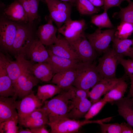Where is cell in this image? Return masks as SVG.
<instances>
[{
	"mask_svg": "<svg viewBox=\"0 0 133 133\" xmlns=\"http://www.w3.org/2000/svg\"><path fill=\"white\" fill-rule=\"evenodd\" d=\"M72 85L63 90L60 93L49 100H46L43 107L46 110L49 119L51 122L67 117L74 103Z\"/></svg>",
	"mask_w": 133,
	"mask_h": 133,
	"instance_id": "cell-1",
	"label": "cell"
},
{
	"mask_svg": "<svg viewBox=\"0 0 133 133\" xmlns=\"http://www.w3.org/2000/svg\"><path fill=\"white\" fill-rule=\"evenodd\" d=\"M102 78L94 64L81 62L79 65L76 77L72 85L88 92Z\"/></svg>",
	"mask_w": 133,
	"mask_h": 133,
	"instance_id": "cell-2",
	"label": "cell"
},
{
	"mask_svg": "<svg viewBox=\"0 0 133 133\" xmlns=\"http://www.w3.org/2000/svg\"><path fill=\"white\" fill-rule=\"evenodd\" d=\"M33 63L26 60L22 72L13 83L15 95L22 99L30 94L33 89L39 82V80L33 74L31 69Z\"/></svg>",
	"mask_w": 133,
	"mask_h": 133,
	"instance_id": "cell-3",
	"label": "cell"
},
{
	"mask_svg": "<svg viewBox=\"0 0 133 133\" xmlns=\"http://www.w3.org/2000/svg\"><path fill=\"white\" fill-rule=\"evenodd\" d=\"M111 120L110 117L94 120L85 119L80 121L66 117L55 121L48 122L47 124L51 128V133H73L78 132L83 126L89 123H96L100 124L109 122Z\"/></svg>",
	"mask_w": 133,
	"mask_h": 133,
	"instance_id": "cell-4",
	"label": "cell"
},
{
	"mask_svg": "<svg viewBox=\"0 0 133 133\" xmlns=\"http://www.w3.org/2000/svg\"><path fill=\"white\" fill-rule=\"evenodd\" d=\"M123 57L110 48L98 60L97 68L102 78H115L116 68L120 59Z\"/></svg>",
	"mask_w": 133,
	"mask_h": 133,
	"instance_id": "cell-5",
	"label": "cell"
},
{
	"mask_svg": "<svg viewBox=\"0 0 133 133\" xmlns=\"http://www.w3.org/2000/svg\"><path fill=\"white\" fill-rule=\"evenodd\" d=\"M116 30L114 28L105 30L98 28L92 33H85V36L96 52L104 53L109 48Z\"/></svg>",
	"mask_w": 133,
	"mask_h": 133,
	"instance_id": "cell-6",
	"label": "cell"
},
{
	"mask_svg": "<svg viewBox=\"0 0 133 133\" xmlns=\"http://www.w3.org/2000/svg\"><path fill=\"white\" fill-rule=\"evenodd\" d=\"M34 40L32 34L28 28L17 24L16 33L11 52L15 55L25 56L26 51Z\"/></svg>",
	"mask_w": 133,
	"mask_h": 133,
	"instance_id": "cell-7",
	"label": "cell"
},
{
	"mask_svg": "<svg viewBox=\"0 0 133 133\" xmlns=\"http://www.w3.org/2000/svg\"><path fill=\"white\" fill-rule=\"evenodd\" d=\"M87 28L84 19L73 20L71 19L58 28V32L70 42L75 41L85 34Z\"/></svg>",
	"mask_w": 133,
	"mask_h": 133,
	"instance_id": "cell-8",
	"label": "cell"
},
{
	"mask_svg": "<svg viewBox=\"0 0 133 133\" xmlns=\"http://www.w3.org/2000/svg\"><path fill=\"white\" fill-rule=\"evenodd\" d=\"M68 42L81 62L92 63L97 58L96 51L87 38L85 33L77 40Z\"/></svg>",
	"mask_w": 133,
	"mask_h": 133,
	"instance_id": "cell-9",
	"label": "cell"
},
{
	"mask_svg": "<svg viewBox=\"0 0 133 133\" xmlns=\"http://www.w3.org/2000/svg\"><path fill=\"white\" fill-rule=\"evenodd\" d=\"M44 104L33 91L21 100L17 101L16 106L19 124L25 117L35 109L41 108Z\"/></svg>",
	"mask_w": 133,
	"mask_h": 133,
	"instance_id": "cell-10",
	"label": "cell"
},
{
	"mask_svg": "<svg viewBox=\"0 0 133 133\" xmlns=\"http://www.w3.org/2000/svg\"><path fill=\"white\" fill-rule=\"evenodd\" d=\"M25 56L15 55V61H12L1 52L0 54V63L6 69L8 75L13 83L15 82L21 74L26 59Z\"/></svg>",
	"mask_w": 133,
	"mask_h": 133,
	"instance_id": "cell-11",
	"label": "cell"
},
{
	"mask_svg": "<svg viewBox=\"0 0 133 133\" xmlns=\"http://www.w3.org/2000/svg\"><path fill=\"white\" fill-rule=\"evenodd\" d=\"M17 24L4 20L0 22V44L5 49L10 51L16 34Z\"/></svg>",
	"mask_w": 133,
	"mask_h": 133,
	"instance_id": "cell-12",
	"label": "cell"
},
{
	"mask_svg": "<svg viewBox=\"0 0 133 133\" xmlns=\"http://www.w3.org/2000/svg\"><path fill=\"white\" fill-rule=\"evenodd\" d=\"M58 41L55 43L48 46V49L53 54L64 58L81 61L69 43L60 34L57 36Z\"/></svg>",
	"mask_w": 133,
	"mask_h": 133,
	"instance_id": "cell-13",
	"label": "cell"
},
{
	"mask_svg": "<svg viewBox=\"0 0 133 133\" xmlns=\"http://www.w3.org/2000/svg\"><path fill=\"white\" fill-rule=\"evenodd\" d=\"M122 78H103L96 83L88 93V97L92 103L99 100L119 82Z\"/></svg>",
	"mask_w": 133,
	"mask_h": 133,
	"instance_id": "cell-14",
	"label": "cell"
},
{
	"mask_svg": "<svg viewBox=\"0 0 133 133\" xmlns=\"http://www.w3.org/2000/svg\"><path fill=\"white\" fill-rule=\"evenodd\" d=\"M47 49L49 56L47 62L50 65L54 74L76 67L81 62L55 55Z\"/></svg>",
	"mask_w": 133,
	"mask_h": 133,
	"instance_id": "cell-15",
	"label": "cell"
},
{
	"mask_svg": "<svg viewBox=\"0 0 133 133\" xmlns=\"http://www.w3.org/2000/svg\"><path fill=\"white\" fill-rule=\"evenodd\" d=\"M52 21L50 18L47 23L39 27L37 31L39 40L47 46L55 43L58 40L56 35L58 29L53 25Z\"/></svg>",
	"mask_w": 133,
	"mask_h": 133,
	"instance_id": "cell-16",
	"label": "cell"
},
{
	"mask_svg": "<svg viewBox=\"0 0 133 133\" xmlns=\"http://www.w3.org/2000/svg\"><path fill=\"white\" fill-rule=\"evenodd\" d=\"M17 97H0V123L18 116L16 106Z\"/></svg>",
	"mask_w": 133,
	"mask_h": 133,
	"instance_id": "cell-17",
	"label": "cell"
},
{
	"mask_svg": "<svg viewBox=\"0 0 133 133\" xmlns=\"http://www.w3.org/2000/svg\"><path fill=\"white\" fill-rule=\"evenodd\" d=\"M79 64L76 67L54 74L51 82L63 90L68 89L72 85L76 77Z\"/></svg>",
	"mask_w": 133,
	"mask_h": 133,
	"instance_id": "cell-18",
	"label": "cell"
},
{
	"mask_svg": "<svg viewBox=\"0 0 133 133\" xmlns=\"http://www.w3.org/2000/svg\"><path fill=\"white\" fill-rule=\"evenodd\" d=\"M25 55L31 62L37 63L47 62L49 56L47 49L39 39H34Z\"/></svg>",
	"mask_w": 133,
	"mask_h": 133,
	"instance_id": "cell-19",
	"label": "cell"
},
{
	"mask_svg": "<svg viewBox=\"0 0 133 133\" xmlns=\"http://www.w3.org/2000/svg\"><path fill=\"white\" fill-rule=\"evenodd\" d=\"M111 103L117 105L119 115L133 127V97L128 95Z\"/></svg>",
	"mask_w": 133,
	"mask_h": 133,
	"instance_id": "cell-20",
	"label": "cell"
},
{
	"mask_svg": "<svg viewBox=\"0 0 133 133\" xmlns=\"http://www.w3.org/2000/svg\"><path fill=\"white\" fill-rule=\"evenodd\" d=\"M3 13L13 21L28 22L27 14L21 4L17 0L14 1L4 10Z\"/></svg>",
	"mask_w": 133,
	"mask_h": 133,
	"instance_id": "cell-21",
	"label": "cell"
},
{
	"mask_svg": "<svg viewBox=\"0 0 133 133\" xmlns=\"http://www.w3.org/2000/svg\"><path fill=\"white\" fill-rule=\"evenodd\" d=\"M15 94L13 82L4 67L0 63V96L13 97Z\"/></svg>",
	"mask_w": 133,
	"mask_h": 133,
	"instance_id": "cell-22",
	"label": "cell"
},
{
	"mask_svg": "<svg viewBox=\"0 0 133 133\" xmlns=\"http://www.w3.org/2000/svg\"><path fill=\"white\" fill-rule=\"evenodd\" d=\"M31 69L34 75L39 80L44 82L51 81L54 75L50 65L47 62L33 64Z\"/></svg>",
	"mask_w": 133,
	"mask_h": 133,
	"instance_id": "cell-23",
	"label": "cell"
},
{
	"mask_svg": "<svg viewBox=\"0 0 133 133\" xmlns=\"http://www.w3.org/2000/svg\"><path fill=\"white\" fill-rule=\"evenodd\" d=\"M113 48L120 56L130 57L133 59L132 39H121L114 36L112 41Z\"/></svg>",
	"mask_w": 133,
	"mask_h": 133,
	"instance_id": "cell-24",
	"label": "cell"
},
{
	"mask_svg": "<svg viewBox=\"0 0 133 133\" xmlns=\"http://www.w3.org/2000/svg\"><path fill=\"white\" fill-rule=\"evenodd\" d=\"M128 86L127 82L122 78L114 87L104 95L103 98L107 102L110 103L122 99L124 96Z\"/></svg>",
	"mask_w": 133,
	"mask_h": 133,
	"instance_id": "cell-25",
	"label": "cell"
},
{
	"mask_svg": "<svg viewBox=\"0 0 133 133\" xmlns=\"http://www.w3.org/2000/svg\"><path fill=\"white\" fill-rule=\"evenodd\" d=\"M92 103L87 98L74 104L68 114L67 117L77 120L84 117Z\"/></svg>",
	"mask_w": 133,
	"mask_h": 133,
	"instance_id": "cell-26",
	"label": "cell"
},
{
	"mask_svg": "<svg viewBox=\"0 0 133 133\" xmlns=\"http://www.w3.org/2000/svg\"><path fill=\"white\" fill-rule=\"evenodd\" d=\"M63 90L56 84H47L38 86L36 95L44 103L47 100L60 93Z\"/></svg>",
	"mask_w": 133,
	"mask_h": 133,
	"instance_id": "cell-27",
	"label": "cell"
},
{
	"mask_svg": "<svg viewBox=\"0 0 133 133\" xmlns=\"http://www.w3.org/2000/svg\"><path fill=\"white\" fill-rule=\"evenodd\" d=\"M46 3L49 12L50 18L55 22L58 29L71 19V14L58 10L49 2Z\"/></svg>",
	"mask_w": 133,
	"mask_h": 133,
	"instance_id": "cell-28",
	"label": "cell"
},
{
	"mask_svg": "<svg viewBox=\"0 0 133 133\" xmlns=\"http://www.w3.org/2000/svg\"><path fill=\"white\" fill-rule=\"evenodd\" d=\"M22 4L28 17V22L32 23L38 17L39 0H17Z\"/></svg>",
	"mask_w": 133,
	"mask_h": 133,
	"instance_id": "cell-29",
	"label": "cell"
},
{
	"mask_svg": "<svg viewBox=\"0 0 133 133\" xmlns=\"http://www.w3.org/2000/svg\"><path fill=\"white\" fill-rule=\"evenodd\" d=\"M75 4L79 13L82 15H91L98 13L99 7L95 6L89 0H76Z\"/></svg>",
	"mask_w": 133,
	"mask_h": 133,
	"instance_id": "cell-30",
	"label": "cell"
},
{
	"mask_svg": "<svg viewBox=\"0 0 133 133\" xmlns=\"http://www.w3.org/2000/svg\"><path fill=\"white\" fill-rule=\"evenodd\" d=\"M91 22L101 29L105 28L110 29L114 28L107 11L105 10H104L103 12L100 14L92 16L91 17Z\"/></svg>",
	"mask_w": 133,
	"mask_h": 133,
	"instance_id": "cell-31",
	"label": "cell"
},
{
	"mask_svg": "<svg viewBox=\"0 0 133 133\" xmlns=\"http://www.w3.org/2000/svg\"><path fill=\"white\" fill-rule=\"evenodd\" d=\"M119 8V11L115 13L114 17L119 19L120 22H126L133 24V1L129 3L126 7Z\"/></svg>",
	"mask_w": 133,
	"mask_h": 133,
	"instance_id": "cell-32",
	"label": "cell"
},
{
	"mask_svg": "<svg viewBox=\"0 0 133 133\" xmlns=\"http://www.w3.org/2000/svg\"><path fill=\"white\" fill-rule=\"evenodd\" d=\"M133 33V24L126 22H120L116 29L115 36L121 39H126Z\"/></svg>",
	"mask_w": 133,
	"mask_h": 133,
	"instance_id": "cell-33",
	"label": "cell"
},
{
	"mask_svg": "<svg viewBox=\"0 0 133 133\" xmlns=\"http://www.w3.org/2000/svg\"><path fill=\"white\" fill-rule=\"evenodd\" d=\"M18 116L0 123V133H18Z\"/></svg>",
	"mask_w": 133,
	"mask_h": 133,
	"instance_id": "cell-34",
	"label": "cell"
},
{
	"mask_svg": "<svg viewBox=\"0 0 133 133\" xmlns=\"http://www.w3.org/2000/svg\"><path fill=\"white\" fill-rule=\"evenodd\" d=\"M107 102L103 98L92 104L84 117L89 119L97 115Z\"/></svg>",
	"mask_w": 133,
	"mask_h": 133,
	"instance_id": "cell-35",
	"label": "cell"
},
{
	"mask_svg": "<svg viewBox=\"0 0 133 133\" xmlns=\"http://www.w3.org/2000/svg\"><path fill=\"white\" fill-rule=\"evenodd\" d=\"M100 125L101 133H121L122 130L121 123L106 124L103 123Z\"/></svg>",
	"mask_w": 133,
	"mask_h": 133,
	"instance_id": "cell-36",
	"label": "cell"
},
{
	"mask_svg": "<svg viewBox=\"0 0 133 133\" xmlns=\"http://www.w3.org/2000/svg\"><path fill=\"white\" fill-rule=\"evenodd\" d=\"M49 2L58 10L71 14L72 4L60 0H47Z\"/></svg>",
	"mask_w": 133,
	"mask_h": 133,
	"instance_id": "cell-37",
	"label": "cell"
},
{
	"mask_svg": "<svg viewBox=\"0 0 133 133\" xmlns=\"http://www.w3.org/2000/svg\"><path fill=\"white\" fill-rule=\"evenodd\" d=\"M48 117L45 110L43 107L37 109L25 117L22 121L23 122L33 119H36Z\"/></svg>",
	"mask_w": 133,
	"mask_h": 133,
	"instance_id": "cell-38",
	"label": "cell"
},
{
	"mask_svg": "<svg viewBox=\"0 0 133 133\" xmlns=\"http://www.w3.org/2000/svg\"><path fill=\"white\" fill-rule=\"evenodd\" d=\"M49 121L48 117L31 120L22 122L20 126H23L29 128L37 127L47 124Z\"/></svg>",
	"mask_w": 133,
	"mask_h": 133,
	"instance_id": "cell-39",
	"label": "cell"
},
{
	"mask_svg": "<svg viewBox=\"0 0 133 133\" xmlns=\"http://www.w3.org/2000/svg\"><path fill=\"white\" fill-rule=\"evenodd\" d=\"M73 100L74 104L88 97L89 91L77 88L72 86Z\"/></svg>",
	"mask_w": 133,
	"mask_h": 133,
	"instance_id": "cell-40",
	"label": "cell"
},
{
	"mask_svg": "<svg viewBox=\"0 0 133 133\" xmlns=\"http://www.w3.org/2000/svg\"><path fill=\"white\" fill-rule=\"evenodd\" d=\"M124 0H103L102 8L104 10L107 11L110 8L115 6L120 7L121 3Z\"/></svg>",
	"mask_w": 133,
	"mask_h": 133,
	"instance_id": "cell-41",
	"label": "cell"
},
{
	"mask_svg": "<svg viewBox=\"0 0 133 133\" xmlns=\"http://www.w3.org/2000/svg\"><path fill=\"white\" fill-rule=\"evenodd\" d=\"M45 125L29 128L32 133H49V132L46 129Z\"/></svg>",
	"mask_w": 133,
	"mask_h": 133,
	"instance_id": "cell-42",
	"label": "cell"
},
{
	"mask_svg": "<svg viewBox=\"0 0 133 133\" xmlns=\"http://www.w3.org/2000/svg\"><path fill=\"white\" fill-rule=\"evenodd\" d=\"M122 125V130L121 133H133V129L132 127L125 122L121 123Z\"/></svg>",
	"mask_w": 133,
	"mask_h": 133,
	"instance_id": "cell-43",
	"label": "cell"
},
{
	"mask_svg": "<svg viewBox=\"0 0 133 133\" xmlns=\"http://www.w3.org/2000/svg\"><path fill=\"white\" fill-rule=\"evenodd\" d=\"M120 64L122 66H126L133 67V59H126L121 58L120 61Z\"/></svg>",
	"mask_w": 133,
	"mask_h": 133,
	"instance_id": "cell-44",
	"label": "cell"
},
{
	"mask_svg": "<svg viewBox=\"0 0 133 133\" xmlns=\"http://www.w3.org/2000/svg\"><path fill=\"white\" fill-rule=\"evenodd\" d=\"M126 74L130 78L133 77V67L126 66H123Z\"/></svg>",
	"mask_w": 133,
	"mask_h": 133,
	"instance_id": "cell-45",
	"label": "cell"
},
{
	"mask_svg": "<svg viewBox=\"0 0 133 133\" xmlns=\"http://www.w3.org/2000/svg\"><path fill=\"white\" fill-rule=\"evenodd\" d=\"M95 6L99 7L103 6V0H89Z\"/></svg>",
	"mask_w": 133,
	"mask_h": 133,
	"instance_id": "cell-46",
	"label": "cell"
},
{
	"mask_svg": "<svg viewBox=\"0 0 133 133\" xmlns=\"http://www.w3.org/2000/svg\"><path fill=\"white\" fill-rule=\"evenodd\" d=\"M130 78L131 84L128 95L133 97V77Z\"/></svg>",
	"mask_w": 133,
	"mask_h": 133,
	"instance_id": "cell-47",
	"label": "cell"
},
{
	"mask_svg": "<svg viewBox=\"0 0 133 133\" xmlns=\"http://www.w3.org/2000/svg\"><path fill=\"white\" fill-rule=\"evenodd\" d=\"M18 133H32L31 130L29 128L24 129L20 126Z\"/></svg>",
	"mask_w": 133,
	"mask_h": 133,
	"instance_id": "cell-48",
	"label": "cell"
},
{
	"mask_svg": "<svg viewBox=\"0 0 133 133\" xmlns=\"http://www.w3.org/2000/svg\"><path fill=\"white\" fill-rule=\"evenodd\" d=\"M61 1L70 3L72 4L75 3L76 0H60Z\"/></svg>",
	"mask_w": 133,
	"mask_h": 133,
	"instance_id": "cell-49",
	"label": "cell"
},
{
	"mask_svg": "<svg viewBox=\"0 0 133 133\" xmlns=\"http://www.w3.org/2000/svg\"><path fill=\"white\" fill-rule=\"evenodd\" d=\"M127 1L129 3L131 1V0H124Z\"/></svg>",
	"mask_w": 133,
	"mask_h": 133,
	"instance_id": "cell-50",
	"label": "cell"
},
{
	"mask_svg": "<svg viewBox=\"0 0 133 133\" xmlns=\"http://www.w3.org/2000/svg\"><path fill=\"white\" fill-rule=\"evenodd\" d=\"M132 41H133V39H132Z\"/></svg>",
	"mask_w": 133,
	"mask_h": 133,
	"instance_id": "cell-51",
	"label": "cell"
},
{
	"mask_svg": "<svg viewBox=\"0 0 133 133\" xmlns=\"http://www.w3.org/2000/svg\"><path fill=\"white\" fill-rule=\"evenodd\" d=\"M47 0H45L46 2L47 1Z\"/></svg>",
	"mask_w": 133,
	"mask_h": 133,
	"instance_id": "cell-52",
	"label": "cell"
}]
</instances>
